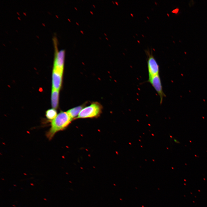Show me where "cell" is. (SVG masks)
Wrapping results in <instances>:
<instances>
[{
	"label": "cell",
	"instance_id": "cell-1",
	"mask_svg": "<svg viewBox=\"0 0 207 207\" xmlns=\"http://www.w3.org/2000/svg\"><path fill=\"white\" fill-rule=\"evenodd\" d=\"M72 120L67 112H61L59 113L51 121L50 128L46 133L47 137L51 140L57 133L66 129Z\"/></svg>",
	"mask_w": 207,
	"mask_h": 207
},
{
	"label": "cell",
	"instance_id": "cell-2",
	"mask_svg": "<svg viewBox=\"0 0 207 207\" xmlns=\"http://www.w3.org/2000/svg\"><path fill=\"white\" fill-rule=\"evenodd\" d=\"M101 106L97 102H94L81 110L76 118L96 117L101 112Z\"/></svg>",
	"mask_w": 207,
	"mask_h": 207
},
{
	"label": "cell",
	"instance_id": "cell-3",
	"mask_svg": "<svg viewBox=\"0 0 207 207\" xmlns=\"http://www.w3.org/2000/svg\"><path fill=\"white\" fill-rule=\"evenodd\" d=\"M147 82L154 87L160 98V103L162 104L163 99L166 96L162 88L161 81L159 74L149 77Z\"/></svg>",
	"mask_w": 207,
	"mask_h": 207
},
{
	"label": "cell",
	"instance_id": "cell-4",
	"mask_svg": "<svg viewBox=\"0 0 207 207\" xmlns=\"http://www.w3.org/2000/svg\"><path fill=\"white\" fill-rule=\"evenodd\" d=\"M147 66L149 77L159 74V67L152 53L147 51Z\"/></svg>",
	"mask_w": 207,
	"mask_h": 207
},
{
	"label": "cell",
	"instance_id": "cell-5",
	"mask_svg": "<svg viewBox=\"0 0 207 207\" xmlns=\"http://www.w3.org/2000/svg\"><path fill=\"white\" fill-rule=\"evenodd\" d=\"M63 73L53 70L52 89L59 91L62 83Z\"/></svg>",
	"mask_w": 207,
	"mask_h": 207
},
{
	"label": "cell",
	"instance_id": "cell-6",
	"mask_svg": "<svg viewBox=\"0 0 207 207\" xmlns=\"http://www.w3.org/2000/svg\"><path fill=\"white\" fill-rule=\"evenodd\" d=\"M59 91L52 89L51 94V105L53 108L56 109L57 108L58 104L59 96Z\"/></svg>",
	"mask_w": 207,
	"mask_h": 207
},
{
	"label": "cell",
	"instance_id": "cell-7",
	"mask_svg": "<svg viewBox=\"0 0 207 207\" xmlns=\"http://www.w3.org/2000/svg\"><path fill=\"white\" fill-rule=\"evenodd\" d=\"M83 107L81 106H77L69 110L67 112L73 120L76 118L79 113L83 109Z\"/></svg>",
	"mask_w": 207,
	"mask_h": 207
},
{
	"label": "cell",
	"instance_id": "cell-8",
	"mask_svg": "<svg viewBox=\"0 0 207 207\" xmlns=\"http://www.w3.org/2000/svg\"><path fill=\"white\" fill-rule=\"evenodd\" d=\"M57 115L56 110L53 108L47 110L46 112V117L50 121L53 120Z\"/></svg>",
	"mask_w": 207,
	"mask_h": 207
},
{
	"label": "cell",
	"instance_id": "cell-9",
	"mask_svg": "<svg viewBox=\"0 0 207 207\" xmlns=\"http://www.w3.org/2000/svg\"><path fill=\"white\" fill-rule=\"evenodd\" d=\"M174 142H175L176 143H179V142L177 140H176V139H174Z\"/></svg>",
	"mask_w": 207,
	"mask_h": 207
}]
</instances>
